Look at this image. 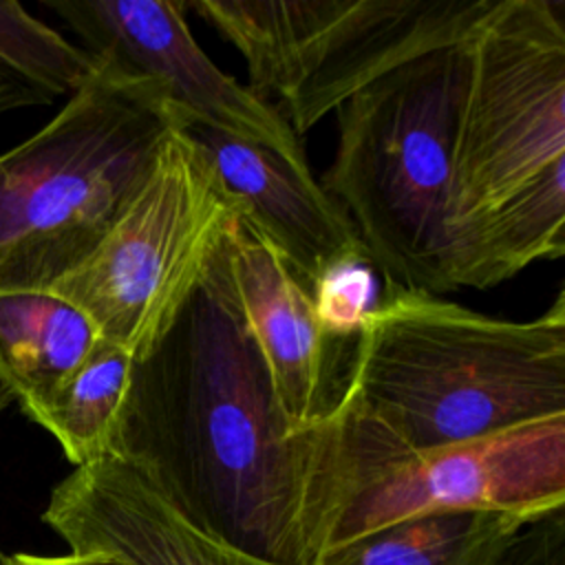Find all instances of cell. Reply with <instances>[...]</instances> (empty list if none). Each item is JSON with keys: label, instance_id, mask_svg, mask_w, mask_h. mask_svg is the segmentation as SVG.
Listing matches in <instances>:
<instances>
[{"label": "cell", "instance_id": "cell-14", "mask_svg": "<svg viewBox=\"0 0 565 565\" xmlns=\"http://www.w3.org/2000/svg\"><path fill=\"white\" fill-rule=\"evenodd\" d=\"M530 521L510 512L413 516L327 550L318 565H492Z\"/></svg>", "mask_w": 565, "mask_h": 565}, {"label": "cell", "instance_id": "cell-11", "mask_svg": "<svg viewBox=\"0 0 565 565\" xmlns=\"http://www.w3.org/2000/svg\"><path fill=\"white\" fill-rule=\"evenodd\" d=\"M181 128L210 157L223 190L241 205V221L278 252L309 296L331 269L371 263L353 223L309 166L194 119Z\"/></svg>", "mask_w": 565, "mask_h": 565}, {"label": "cell", "instance_id": "cell-8", "mask_svg": "<svg viewBox=\"0 0 565 565\" xmlns=\"http://www.w3.org/2000/svg\"><path fill=\"white\" fill-rule=\"evenodd\" d=\"M565 505V415L483 437L395 450L355 486L331 547L435 512H510L541 516Z\"/></svg>", "mask_w": 565, "mask_h": 565}, {"label": "cell", "instance_id": "cell-21", "mask_svg": "<svg viewBox=\"0 0 565 565\" xmlns=\"http://www.w3.org/2000/svg\"><path fill=\"white\" fill-rule=\"evenodd\" d=\"M13 402H15V399H13V395H11V393L0 384V415H2V413H4Z\"/></svg>", "mask_w": 565, "mask_h": 565}, {"label": "cell", "instance_id": "cell-4", "mask_svg": "<svg viewBox=\"0 0 565 565\" xmlns=\"http://www.w3.org/2000/svg\"><path fill=\"white\" fill-rule=\"evenodd\" d=\"M159 84L99 64L35 135L0 154V294L46 291L77 269L183 124Z\"/></svg>", "mask_w": 565, "mask_h": 565}, {"label": "cell", "instance_id": "cell-15", "mask_svg": "<svg viewBox=\"0 0 565 565\" xmlns=\"http://www.w3.org/2000/svg\"><path fill=\"white\" fill-rule=\"evenodd\" d=\"M132 355L97 340L82 364L26 417L49 430L73 466L108 452L126 397Z\"/></svg>", "mask_w": 565, "mask_h": 565}, {"label": "cell", "instance_id": "cell-9", "mask_svg": "<svg viewBox=\"0 0 565 565\" xmlns=\"http://www.w3.org/2000/svg\"><path fill=\"white\" fill-rule=\"evenodd\" d=\"M82 49L119 73L159 84L185 117L309 166L302 139L247 84L221 71L194 40L185 0H44Z\"/></svg>", "mask_w": 565, "mask_h": 565}, {"label": "cell", "instance_id": "cell-22", "mask_svg": "<svg viewBox=\"0 0 565 565\" xmlns=\"http://www.w3.org/2000/svg\"><path fill=\"white\" fill-rule=\"evenodd\" d=\"M4 558H7V554L0 550V565H4Z\"/></svg>", "mask_w": 565, "mask_h": 565}, {"label": "cell", "instance_id": "cell-5", "mask_svg": "<svg viewBox=\"0 0 565 565\" xmlns=\"http://www.w3.org/2000/svg\"><path fill=\"white\" fill-rule=\"evenodd\" d=\"M466 38L397 64L335 108L338 146L320 188L386 287L448 291L444 216Z\"/></svg>", "mask_w": 565, "mask_h": 565}, {"label": "cell", "instance_id": "cell-16", "mask_svg": "<svg viewBox=\"0 0 565 565\" xmlns=\"http://www.w3.org/2000/svg\"><path fill=\"white\" fill-rule=\"evenodd\" d=\"M0 62L55 99L77 93L99 68L93 55L15 0H0Z\"/></svg>", "mask_w": 565, "mask_h": 565}, {"label": "cell", "instance_id": "cell-20", "mask_svg": "<svg viewBox=\"0 0 565 565\" xmlns=\"http://www.w3.org/2000/svg\"><path fill=\"white\" fill-rule=\"evenodd\" d=\"M4 565H126L119 558L102 556V554H57V556H42V554H26L15 552L4 558Z\"/></svg>", "mask_w": 565, "mask_h": 565}, {"label": "cell", "instance_id": "cell-13", "mask_svg": "<svg viewBox=\"0 0 565 565\" xmlns=\"http://www.w3.org/2000/svg\"><path fill=\"white\" fill-rule=\"evenodd\" d=\"M99 340L93 322L51 291L0 294V384L26 415Z\"/></svg>", "mask_w": 565, "mask_h": 565}, {"label": "cell", "instance_id": "cell-6", "mask_svg": "<svg viewBox=\"0 0 565 565\" xmlns=\"http://www.w3.org/2000/svg\"><path fill=\"white\" fill-rule=\"evenodd\" d=\"M497 0H188L302 139L397 64L461 42Z\"/></svg>", "mask_w": 565, "mask_h": 565}, {"label": "cell", "instance_id": "cell-1", "mask_svg": "<svg viewBox=\"0 0 565 565\" xmlns=\"http://www.w3.org/2000/svg\"><path fill=\"white\" fill-rule=\"evenodd\" d=\"M225 245V243H223ZM386 441L355 402L296 428L227 285L223 247L132 360L110 448L196 530L271 565H318Z\"/></svg>", "mask_w": 565, "mask_h": 565}, {"label": "cell", "instance_id": "cell-19", "mask_svg": "<svg viewBox=\"0 0 565 565\" xmlns=\"http://www.w3.org/2000/svg\"><path fill=\"white\" fill-rule=\"evenodd\" d=\"M55 97L0 62V117L33 106H49Z\"/></svg>", "mask_w": 565, "mask_h": 565}, {"label": "cell", "instance_id": "cell-17", "mask_svg": "<svg viewBox=\"0 0 565 565\" xmlns=\"http://www.w3.org/2000/svg\"><path fill=\"white\" fill-rule=\"evenodd\" d=\"M373 265L344 263L331 269L311 291L318 318L329 335L353 342L362 318L375 305L373 298Z\"/></svg>", "mask_w": 565, "mask_h": 565}, {"label": "cell", "instance_id": "cell-10", "mask_svg": "<svg viewBox=\"0 0 565 565\" xmlns=\"http://www.w3.org/2000/svg\"><path fill=\"white\" fill-rule=\"evenodd\" d=\"M227 285L296 428L324 424L355 402L353 342L322 327L316 305L278 252L238 218L223 245Z\"/></svg>", "mask_w": 565, "mask_h": 565}, {"label": "cell", "instance_id": "cell-7", "mask_svg": "<svg viewBox=\"0 0 565 565\" xmlns=\"http://www.w3.org/2000/svg\"><path fill=\"white\" fill-rule=\"evenodd\" d=\"M241 218L205 150L177 126L99 247L51 294L75 305L108 340L146 355L207 276Z\"/></svg>", "mask_w": 565, "mask_h": 565}, {"label": "cell", "instance_id": "cell-3", "mask_svg": "<svg viewBox=\"0 0 565 565\" xmlns=\"http://www.w3.org/2000/svg\"><path fill=\"white\" fill-rule=\"evenodd\" d=\"M349 380L397 450L565 415V291L532 320L386 287L362 318Z\"/></svg>", "mask_w": 565, "mask_h": 565}, {"label": "cell", "instance_id": "cell-2", "mask_svg": "<svg viewBox=\"0 0 565 565\" xmlns=\"http://www.w3.org/2000/svg\"><path fill=\"white\" fill-rule=\"evenodd\" d=\"M463 46L448 291L490 289L565 254V2L497 0Z\"/></svg>", "mask_w": 565, "mask_h": 565}, {"label": "cell", "instance_id": "cell-18", "mask_svg": "<svg viewBox=\"0 0 565 565\" xmlns=\"http://www.w3.org/2000/svg\"><path fill=\"white\" fill-rule=\"evenodd\" d=\"M492 565H565V505L525 523Z\"/></svg>", "mask_w": 565, "mask_h": 565}, {"label": "cell", "instance_id": "cell-12", "mask_svg": "<svg viewBox=\"0 0 565 565\" xmlns=\"http://www.w3.org/2000/svg\"><path fill=\"white\" fill-rule=\"evenodd\" d=\"M42 521L71 554H102L126 565H271L196 530L117 455L75 466L51 490Z\"/></svg>", "mask_w": 565, "mask_h": 565}]
</instances>
